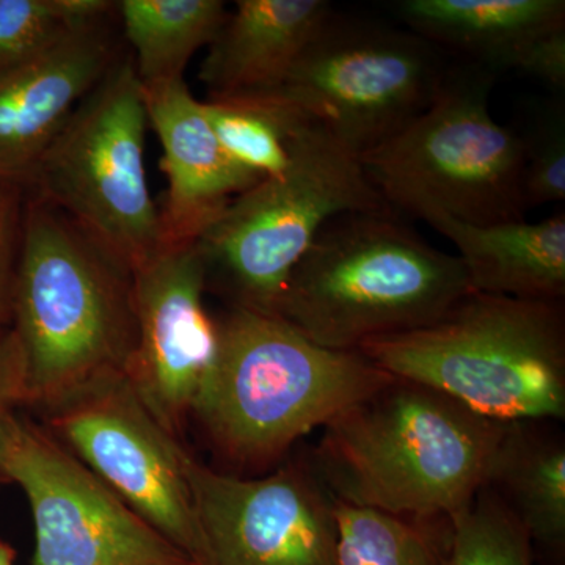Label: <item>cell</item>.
<instances>
[{
    "mask_svg": "<svg viewBox=\"0 0 565 565\" xmlns=\"http://www.w3.org/2000/svg\"><path fill=\"white\" fill-rule=\"evenodd\" d=\"M459 250L471 291L527 300L565 296V215L471 225L444 212L423 215Z\"/></svg>",
    "mask_w": 565,
    "mask_h": 565,
    "instance_id": "17",
    "label": "cell"
},
{
    "mask_svg": "<svg viewBox=\"0 0 565 565\" xmlns=\"http://www.w3.org/2000/svg\"><path fill=\"white\" fill-rule=\"evenodd\" d=\"M122 52L107 20L71 29L0 77V184L25 188L70 115Z\"/></svg>",
    "mask_w": 565,
    "mask_h": 565,
    "instance_id": "14",
    "label": "cell"
},
{
    "mask_svg": "<svg viewBox=\"0 0 565 565\" xmlns=\"http://www.w3.org/2000/svg\"><path fill=\"white\" fill-rule=\"evenodd\" d=\"M196 418L232 462L258 467L393 381L360 351H333L278 316L232 307Z\"/></svg>",
    "mask_w": 565,
    "mask_h": 565,
    "instance_id": "4",
    "label": "cell"
},
{
    "mask_svg": "<svg viewBox=\"0 0 565 565\" xmlns=\"http://www.w3.org/2000/svg\"><path fill=\"white\" fill-rule=\"evenodd\" d=\"M118 18L141 87L184 79L193 55L228 18L221 0H121Z\"/></svg>",
    "mask_w": 565,
    "mask_h": 565,
    "instance_id": "20",
    "label": "cell"
},
{
    "mask_svg": "<svg viewBox=\"0 0 565 565\" xmlns=\"http://www.w3.org/2000/svg\"><path fill=\"white\" fill-rule=\"evenodd\" d=\"M473 292L463 264L390 210L334 215L292 270L278 318L333 351L422 329Z\"/></svg>",
    "mask_w": 565,
    "mask_h": 565,
    "instance_id": "3",
    "label": "cell"
},
{
    "mask_svg": "<svg viewBox=\"0 0 565 565\" xmlns=\"http://www.w3.org/2000/svg\"><path fill=\"white\" fill-rule=\"evenodd\" d=\"M11 316L21 399L50 412L125 374L136 345L132 273L68 215L25 193Z\"/></svg>",
    "mask_w": 565,
    "mask_h": 565,
    "instance_id": "1",
    "label": "cell"
},
{
    "mask_svg": "<svg viewBox=\"0 0 565 565\" xmlns=\"http://www.w3.org/2000/svg\"><path fill=\"white\" fill-rule=\"evenodd\" d=\"M223 150L245 170L266 180L291 161V139L305 115L278 96H214L202 103Z\"/></svg>",
    "mask_w": 565,
    "mask_h": 565,
    "instance_id": "21",
    "label": "cell"
},
{
    "mask_svg": "<svg viewBox=\"0 0 565 565\" xmlns=\"http://www.w3.org/2000/svg\"><path fill=\"white\" fill-rule=\"evenodd\" d=\"M71 31L55 0H0V77Z\"/></svg>",
    "mask_w": 565,
    "mask_h": 565,
    "instance_id": "24",
    "label": "cell"
},
{
    "mask_svg": "<svg viewBox=\"0 0 565 565\" xmlns=\"http://www.w3.org/2000/svg\"><path fill=\"white\" fill-rule=\"evenodd\" d=\"M181 465L199 523V565H337L334 500L315 473L289 465L244 479L184 448Z\"/></svg>",
    "mask_w": 565,
    "mask_h": 565,
    "instance_id": "12",
    "label": "cell"
},
{
    "mask_svg": "<svg viewBox=\"0 0 565 565\" xmlns=\"http://www.w3.org/2000/svg\"><path fill=\"white\" fill-rule=\"evenodd\" d=\"M514 70L531 74L555 88L565 85V28L544 33L527 44Z\"/></svg>",
    "mask_w": 565,
    "mask_h": 565,
    "instance_id": "27",
    "label": "cell"
},
{
    "mask_svg": "<svg viewBox=\"0 0 565 565\" xmlns=\"http://www.w3.org/2000/svg\"><path fill=\"white\" fill-rule=\"evenodd\" d=\"M196 245L159 247L132 273L136 345L125 375L152 418L180 441L210 381L221 330L204 305Z\"/></svg>",
    "mask_w": 565,
    "mask_h": 565,
    "instance_id": "13",
    "label": "cell"
},
{
    "mask_svg": "<svg viewBox=\"0 0 565 565\" xmlns=\"http://www.w3.org/2000/svg\"><path fill=\"white\" fill-rule=\"evenodd\" d=\"M148 126L131 52H122L70 115L24 188L68 215L131 273L161 244L145 169Z\"/></svg>",
    "mask_w": 565,
    "mask_h": 565,
    "instance_id": "8",
    "label": "cell"
},
{
    "mask_svg": "<svg viewBox=\"0 0 565 565\" xmlns=\"http://www.w3.org/2000/svg\"><path fill=\"white\" fill-rule=\"evenodd\" d=\"M332 7L323 0H239L200 66L214 96L280 90Z\"/></svg>",
    "mask_w": 565,
    "mask_h": 565,
    "instance_id": "16",
    "label": "cell"
},
{
    "mask_svg": "<svg viewBox=\"0 0 565 565\" xmlns=\"http://www.w3.org/2000/svg\"><path fill=\"white\" fill-rule=\"evenodd\" d=\"M449 520L451 544L441 565H531L530 534L489 487Z\"/></svg>",
    "mask_w": 565,
    "mask_h": 565,
    "instance_id": "23",
    "label": "cell"
},
{
    "mask_svg": "<svg viewBox=\"0 0 565 565\" xmlns=\"http://www.w3.org/2000/svg\"><path fill=\"white\" fill-rule=\"evenodd\" d=\"M486 487L514 512L531 541L559 548L565 541V446L533 423H512L498 445Z\"/></svg>",
    "mask_w": 565,
    "mask_h": 565,
    "instance_id": "19",
    "label": "cell"
},
{
    "mask_svg": "<svg viewBox=\"0 0 565 565\" xmlns=\"http://www.w3.org/2000/svg\"><path fill=\"white\" fill-rule=\"evenodd\" d=\"M0 473L31 503L33 565H195L54 435L13 414L0 433Z\"/></svg>",
    "mask_w": 565,
    "mask_h": 565,
    "instance_id": "10",
    "label": "cell"
},
{
    "mask_svg": "<svg viewBox=\"0 0 565 565\" xmlns=\"http://www.w3.org/2000/svg\"><path fill=\"white\" fill-rule=\"evenodd\" d=\"M25 189L0 184V332L11 316L13 286L20 262Z\"/></svg>",
    "mask_w": 565,
    "mask_h": 565,
    "instance_id": "26",
    "label": "cell"
},
{
    "mask_svg": "<svg viewBox=\"0 0 565 565\" xmlns=\"http://www.w3.org/2000/svg\"><path fill=\"white\" fill-rule=\"evenodd\" d=\"M445 71L416 33L332 11L275 93L360 159L427 109Z\"/></svg>",
    "mask_w": 565,
    "mask_h": 565,
    "instance_id": "9",
    "label": "cell"
},
{
    "mask_svg": "<svg viewBox=\"0 0 565 565\" xmlns=\"http://www.w3.org/2000/svg\"><path fill=\"white\" fill-rule=\"evenodd\" d=\"M0 481H2V479H0Z\"/></svg>",
    "mask_w": 565,
    "mask_h": 565,
    "instance_id": "30",
    "label": "cell"
},
{
    "mask_svg": "<svg viewBox=\"0 0 565 565\" xmlns=\"http://www.w3.org/2000/svg\"><path fill=\"white\" fill-rule=\"evenodd\" d=\"M51 434L195 565L200 531L182 446L152 418L122 373L46 412Z\"/></svg>",
    "mask_w": 565,
    "mask_h": 565,
    "instance_id": "11",
    "label": "cell"
},
{
    "mask_svg": "<svg viewBox=\"0 0 565 565\" xmlns=\"http://www.w3.org/2000/svg\"><path fill=\"white\" fill-rule=\"evenodd\" d=\"M397 11L411 32L490 71L514 70L527 44L565 28L563 0H404Z\"/></svg>",
    "mask_w": 565,
    "mask_h": 565,
    "instance_id": "18",
    "label": "cell"
},
{
    "mask_svg": "<svg viewBox=\"0 0 565 565\" xmlns=\"http://www.w3.org/2000/svg\"><path fill=\"white\" fill-rule=\"evenodd\" d=\"M334 520L337 565H441L429 537L404 516L334 500Z\"/></svg>",
    "mask_w": 565,
    "mask_h": 565,
    "instance_id": "22",
    "label": "cell"
},
{
    "mask_svg": "<svg viewBox=\"0 0 565 565\" xmlns=\"http://www.w3.org/2000/svg\"><path fill=\"white\" fill-rule=\"evenodd\" d=\"M386 207L360 159L305 117L288 169L234 196L196 241L207 286L217 282L232 307L275 316L292 270L330 218Z\"/></svg>",
    "mask_w": 565,
    "mask_h": 565,
    "instance_id": "7",
    "label": "cell"
},
{
    "mask_svg": "<svg viewBox=\"0 0 565 565\" xmlns=\"http://www.w3.org/2000/svg\"><path fill=\"white\" fill-rule=\"evenodd\" d=\"M0 565H14V552L3 542H0Z\"/></svg>",
    "mask_w": 565,
    "mask_h": 565,
    "instance_id": "29",
    "label": "cell"
},
{
    "mask_svg": "<svg viewBox=\"0 0 565 565\" xmlns=\"http://www.w3.org/2000/svg\"><path fill=\"white\" fill-rule=\"evenodd\" d=\"M508 424L394 377L323 426L316 476L334 500L397 516H451L486 486Z\"/></svg>",
    "mask_w": 565,
    "mask_h": 565,
    "instance_id": "2",
    "label": "cell"
},
{
    "mask_svg": "<svg viewBox=\"0 0 565 565\" xmlns=\"http://www.w3.org/2000/svg\"><path fill=\"white\" fill-rule=\"evenodd\" d=\"M385 373L429 386L492 422L565 416V319L559 300L470 292L422 329L359 349Z\"/></svg>",
    "mask_w": 565,
    "mask_h": 565,
    "instance_id": "5",
    "label": "cell"
},
{
    "mask_svg": "<svg viewBox=\"0 0 565 565\" xmlns=\"http://www.w3.org/2000/svg\"><path fill=\"white\" fill-rule=\"evenodd\" d=\"M21 401V356L14 333L0 332V433Z\"/></svg>",
    "mask_w": 565,
    "mask_h": 565,
    "instance_id": "28",
    "label": "cell"
},
{
    "mask_svg": "<svg viewBox=\"0 0 565 565\" xmlns=\"http://www.w3.org/2000/svg\"><path fill=\"white\" fill-rule=\"evenodd\" d=\"M493 71H445L433 102L403 131L360 158L393 211L444 212L471 225L525 221V145L490 115Z\"/></svg>",
    "mask_w": 565,
    "mask_h": 565,
    "instance_id": "6",
    "label": "cell"
},
{
    "mask_svg": "<svg viewBox=\"0 0 565 565\" xmlns=\"http://www.w3.org/2000/svg\"><path fill=\"white\" fill-rule=\"evenodd\" d=\"M525 174L523 192L527 207L563 202L565 199V121L555 111L539 126L537 131L523 139Z\"/></svg>",
    "mask_w": 565,
    "mask_h": 565,
    "instance_id": "25",
    "label": "cell"
},
{
    "mask_svg": "<svg viewBox=\"0 0 565 565\" xmlns=\"http://www.w3.org/2000/svg\"><path fill=\"white\" fill-rule=\"evenodd\" d=\"M143 88L148 125L162 147L166 202L159 210V247L191 245L222 214L234 196L263 181L223 150L184 79Z\"/></svg>",
    "mask_w": 565,
    "mask_h": 565,
    "instance_id": "15",
    "label": "cell"
}]
</instances>
